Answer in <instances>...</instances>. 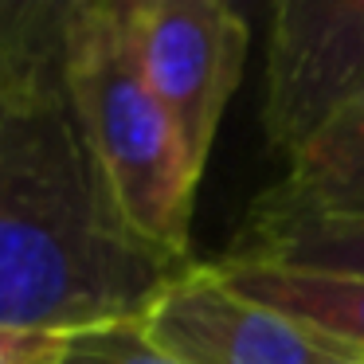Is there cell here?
<instances>
[{"instance_id": "7a4b0ae2", "label": "cell", "mask_w": 364, "mask_h": 364, "mask_svg": "<svg viewBox=\"0 0 364 364\" xmlns=\"http://www.w3.org/2000/svg\"><path fill=\"white\" fill-rule=\"evenodd\" d=\"M67 82L126 223L153 251L192 262L200 173L137 67L126 0H67Z\"/></svg>"}, {"instance_id": "277c9868", "label": "cell", "mask_w": 364, "mask_h": 364, "mask_svg": "<svg viewBox=\"0 0 364 364\" xmlns=\"http://www.w3.org/2000/svg\"><path fill=\"white\" fill-rule=\"evenodd\" d=\"M137 67L204 176L223 110L243 79L247 20L223 0H126Z\"/></svg>"}, {"instance_id": "52a82bcc", "label": "cell", "mask_w": 364, "mask_h": 364, "mask_svg": "<svg viewBox=\"0 0 364 364\" xmlns=\"http://www.w3.org/2000/svg\"><path fill=\"white\" fill-rule=\"evenodd\" d=\"M215 267L239 294L278 309L282 317L298 321L301 329L345 348L348 356H364V278L228 259H215Z\"/></svg>"}, {"instance_id": "6da1fadb", "label": "cell", "mask_w": 364, "mask_h": 364, "mask_svg": "<svg viewBox=\"0 0 364 364\" xmlns=\"http://www.w3.org/2000/svg\"><path fill=\"white\" fill-rule=\"evenodd\" d=\"M192 262L153 251L106 184L67 82V0H0V329L137 321Z\"/></svg>"}, {"instance_id": "ba28073f", "label": "cell", "mask_w": 364, "mask_h": 364, "mask_svg": "<svg viewBox=\"0 0 364 364\" xmlns=\"http://www.w3.org/2000/svg\"><path fill=\"white\" fill-rule=\"evenodd\" d=\"M228 262H267L286 270L364 278V223H259L243 220Z\"/></svg>"}, {"instance_id": "9c48e42d", "label": "cell", "mask_w": 364, "mask_h": 364, "mask_svg": "<svg viewBox=\"0 0 364 364\" xmlns=\"http://www.w3.org/2000/svg\"><path fill=\"white\" fill-rule=\"evenodd\" d=\"M59 364H184L145 337L141 321L95 325L67 337Z\"/></svg>"}, {"instance_id": "30bf717a", "label": "cell", "mask_w": 364, "mask_h": 364, "mask_svg": "<svg viewBox=\"0 0 364 364\" xmlns=\"http://www.w3.org/2000/svg\"><path fill=\"white\" fill-rule=\"evenodd\" d=\"M67 337L63 333L0 329V364H59L63 360V348H67Z\"/></svg>"}, {"instance_id": "7c38bea8", "label": "cell", "mask_w": 364, "mask_h": 364, "mask_svg": "<svg viewBox=\"0 0 364 364\" xmlns=\"http://www.w3.org/2000/svg\"><path fill=\"white\" fill-rule=\"evenodd\" d=\"M360 106H364V102H360Z\"/></svg>"}, {"instance_id": "8992f818", "label": "cell", "mask_w": 364, "mask_h": 364, "mask_svg": "<svg viewBox=\"0 0 364 364\" xmlns=\"http://www.w3.org/2000/svg\"><path fill=\"white\" fill-rule=\"evenodd\" d=\"M243 220L259 223H364V106L321 134L286 176L255 196Z\"/></svg>"}, {"instance_id": "8fae6325", "label": "cell", "mask_w": 364, "mask_h": 364, "mask_svg": "<svg viewBox=\"0 0 364 364\" xmlns=\"http://www.w3.org/2000/svg\"><path fill=\"white\" fill-rule=\"evenodd\" d=\"M329 364H364V356H348V360H329Z\"/></svg>"}, {"instance_id": "5b68a950", "label": "cell", "mask_w": 364, "mask_h": 364, "mask_svg": "<svg viewBox=\"0 0 364 364\" xmlns=\"http://www.w3.org/2000/svg\"><path fill=\"white\" fill-rule=\"evenodd\" d=\"M145 337L184 364H329L345 348L239 294L215 262H192L141 317Z\"/></svg>"}, {"instance_id": "3957f363", "label": "cell", "mask_w": 364, "mask_h": 364, "mask_svg": "<svg viewBox=\"0 0 364 364\" xmlns=\"http://www.w3.org/2000/svg\"><path fill=\"white\" fill-rule=\"evenodd\" d=\"M364 102V0H282L270 9L262 137L290 165Z\"/></svg>"}]
</instances>
